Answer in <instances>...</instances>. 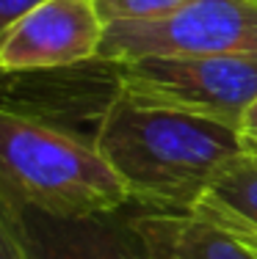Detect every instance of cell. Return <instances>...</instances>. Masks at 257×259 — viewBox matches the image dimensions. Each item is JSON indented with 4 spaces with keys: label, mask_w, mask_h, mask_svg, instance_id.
<instances>
[{
    "label": "cell",
    "mask_w": 257,
    "mask_h": 259,
    "mask_svg": "<svg viewBox=\"0 0 257 259\" xmlns=\"http://www.w3.org/2000/svg\"><path fill=\"white\" fill-rule=\"evenodd\" d=\"M257 55V3L191 0L155 22H116L105 28L97 61Z\"/></svg>",
    "instance_id": "4"
},
{
    "label": "cell",
    "mask_w": 257,
    "mask_h": 259,
    "mask_svg": "<svg viewBox=\"0 0 257 259\" xmlns=\"http://www.w3.org/2000/svg\"><path fill=\"white\" fill-rule=\"evenodd\" d=\"M191 212L222 226L238 243L257 245V157L238 155Z\"/></svg>",
    "instance_id": "8"
},
{
    "label": "cell",
    "mask_w": 257,
    "mask_h": 259,
    "mask_svg": "<svg viewBox=\"0 0 257 259\" xmlns=\"http://www.w3.org/2000/svg\"><path fill=\"white\" fill-rule=\"evenodd\" d=\"M141 256H144V254H141Z\"/></svg>",
    "instance_id": "15"
},
{
    "label": "cell",
    "mask_w": 257,
    "mask_h": 259,
    "mask_svg": "<svg viewBox=\"0 0 257 259\" xmlns=\"http://www.w3.org/2000/svg\"><path fill=\"white\" fill-rule=\"evenodd\" d=\"M42 3H47V0H0V39H3L25 14H30L33 9H39Z\"/></svg>",
    "instance_id": "12"
},
{
    "label": "cell",
    "mask_w": 257,
    "mask_h": 259,
    "mask_svg": "<svg viewBox=\"0 0 257 259\" xmlns=\"http://www.w3.org/2000/svg\"><path fill=\"white\" fill-rule=\"evenodd\" d=\"M22 215L33 259H144L130 229L108 215L53 218L36 209Z\"/></svg>",
    "instance_id": "7"
},
{
    "label": "cell",
    "mask_w": 257,
    "mask_h": 259,
    "mask_svg": "<svg viewBox=\"0 0 257 259\" xmlns=\"http://www.w3.org/2000/svg\"><path fill=\"white\" fill-rule=\"evenodd\" d=\"M249 3H257V0H249Z\"/></svg>",
    "instance_id": "14"
},
{
    "label": "cell",
    "mask_w": 257,
    "mask_h": 259,
    "mask_svg": "<svg viewBox=\"0 0 257 259\" xmlns=\"http://www.w3.org/2000/svg\"><path fill=\"white\" fill-rule=\"evenodd\" d=\"M0 196L53 218L114 215L130 201L94 141L14 108H0Z\"/></svg>",
    "instance_id": "2"
},
{
    "label": "cell",
    "mask_w": 257,
    "mask_h": 259,
    "mask_svg": "<svg viewBox=\"0 0 257 259\" xmlns=\"http://www.w3.org/2000/svg\"><path fill=\"white\" fill-rule=\"evenodd\" d=\"M114 66L116 94L141 108L177 110L238 127L257 97V55L136 58Z\"/></svg>",
    "instance_id": "3"
},
{
    "label": "cell",
    "mask_w": 257,
    "mask_h": 259,
    "mask_svg": "<svg viewBox=\"0 0 257 259\" xmlns=\"http://www.w3.org/2000/svg\"><path fill=\"white\" fill-rule=\"evenodd\" d=\"M246 248H249V251H252V254H257V245H246Z\"/></svg>",
    "instance_id": "13"
},
{
    "label": "cell",
    "mask_w": 257,
    "mask_h": 259,
    "mask_svg": "<svg viewBox=\"0 0 257 259\" xmlns=\"http://www.w3.org/2000/svg\"><path fill=\"white\" fill-rule=\"evenodd\" d=\"M144 259H257L230 232L194 212H138L127 221Z\"/></svg>",
    "instance_id": "6"
},
{
    "label": "cell",
    "mask_w": 257,
    "mask_h": 259,
    "mask_svg": "<svg viewBox=\"0 0 257 259\" xmlns=\"http://www.w3.org/2000/svg\"><path fill=\"white\" fill-rule=\"evenodd\" d=\"M94 146L125 185L127 199L152 212H191L241 152L235 127L177 110L141 108L114 94Z\"/></svg>",
    "instance_id": "1"
},
{
    "label": "cell",
    "mask_w": 257,
    "mask_h": 259,
    "mask_svg": "<svg viewBox=\"0 0 257 259\" xmlns=\"http://www.w3.org/2000/svg\"><path fill=\"white\" fill-rule=\"evenodd\" d=\"M191 0H94V9L100 14L102 25L116 22H155L163 17L180 11Z\"/></svg>",
    "instance_id": "9"
},
{
    "label": "cell",
    "mask_w": 257,
    "mask_h": 259,
    "mask_svg": "<svg viewBox=\"0 0 257 259\" xmlns=\"http://www.w3.org/2000/svg\"><path fill=\"white\" fill-rule=\"evenodd\" d=\"M0 259H33L28 245L25 215L0 196Z\"/></svg>",
    "instance_id": "10"
},
{
    "label": "cell",
    "mask_w": 257,
    "mask_h": 259,
    "mask_svg": "<svg viewBox=\"0 0 257 259\" xmlns=\"http://www.w3.org/2000/svg\"><path fill=\"white\" fill-rule=\"evenodd\" d=\"M102 36L94 0H47L0 39V72H53L97 61Z\"/></svg>",
    "instance_id": "5"
},
{
    "label": "cell",
    "mask_w": 257,
    "mask_h": 259,
    "mask_svg": "<svg viewBox=\"0 0 257 259\" xmlns=\"http://www.w3.org/2000/svg\"><path fill=\"white\" fill-rule=\"evenodd\" d=\"M235 133H238V144H241L243 155L257 157V97L241 113V121H238Z\"/></svg>",
    "instance_id": "11"
}]
</instances>
